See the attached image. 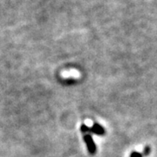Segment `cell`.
<instances>
[{
    "mask_svg": "<svg viewBox=\"0 0 157 157\" xmlns=\"http://www.w3.org/2000/svg\"><path fill=\"white\" fill-rule=\"evenodd\" d=\"M84 140L86 143V146L88 148V151L91 154H94L96 151V146L94 144V141L92 138V135H86L84 136Z\"/></svg>",
    "mask_w": 157,
    "mask_h": 157,
    "instance_id": "7a4b0ae2",
    "label": "cell"
},
{
    "mask_svg": "<svg viewBox=\"0 0 157 157\" xmlns=\"http://www.w3.org/2000/svg\"><path fill=\"white\" fill-rule=\"evenodd\" d=\"M80 128H81V131H82V132H92V133L96 134V135H104V133H105L103 128L101 127V125H99V124L97 123L94 124L93 128H88V127L86 126V125H82Z\"/></svg>",
    "mask_w": 157,
    "mask_h": 157,
    "instance_id": "6da1fadb",
    "label": "cell"
},
{
    "mask_svg": "<svg viewBox=\"0 0 157 157\" xmlns=\"http://www.w3.org/2000/svg\"><path fill=\"white\" fill-rule=\"evenodd\" d=\"M131 157H142V156H141V155H140L139 153H137V152H134V153H132Z\"/></svg>",
    "mask_w": 157,
    "mask_h": 157,
    "instance_id": "3957f363",
    "label": "cell"
}]
</instances>
